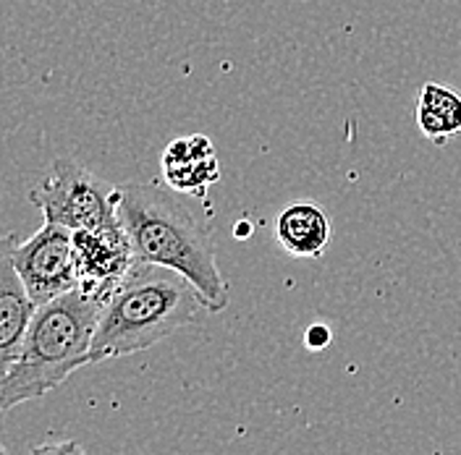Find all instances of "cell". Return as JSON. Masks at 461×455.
<instances>
[{
	"label": "cell",
	"instance_id": "obj_12",
	"mask_svg": "<svg viewBox=\"0 0 461 455\" xmlns=\"http://www.w3.org/2000/svg\"><path fill=\"white\" fill-rule=\"evenodd\" d=\"M330 338H333L330 327H328V325H320V322H315V325L307 330L304 343H307V348H310V351H322V348H328Z\"/></svg>",
	"mask_w": 461,
	"mask_h": 455
},
{
	"label": "cell",
	"instance_id": "obj_13",
	"mask_svg": "<svg viewBox=\"0 0 461 455\" xmlns=\"http://www.w3.org/2000/svg\"><path fill=\"white\" fill-rule=\"evenodd\" d=\"M252 230H255V228H252V223H239V226H236V236H239V238H247Z\"/></svg>",
	"mask_w": 461,
	"mask_h": 455
},
{
	"label": "cell",
	"instance_id": "obj_14",
	"mask_svg": "<svg viewBox=\"0 0 461 455\" xmlns=\"http://www.w3.org/2000/svg\"><path fill=\"white\" fill-rule=\"evenodd\" d=\"M0 455H8V451H0Z\"/></svg>",
	"mask_w": 461,
	"mask_h": 455
},
{
	"label": "cell",
	"instance_id": "obj_11",
	"mask_svg": "<svg viewBox=\"0 0 461 455\" xmlns=\"http://www.w3.org/2000/svg\"><path fill=\"white\" fill-rule=\"evenodd\" d=\"M29 455H86L85 448L74 440H63V442H45L37 445Z\"/></svg>",
	"mask_w": 461,
	"mask_h": 455
},
{
	"label": "cell",
	"instance_id": "obj_7",
	"mask_svg": "<svg viewBox=\"0 0 461 455\" xmlns=\"http://www.w3.org/2000/svg\"><path fill=\"white\" fill-rule=\"evenodd\" d=\"M34 314L37 304L14 264L11 236H5L0 246V371L19 356Z\"/></svg>",
	"mask_w": 461,
	"mask_h": 455
},
{
	"label": "cell",
	"instance_id": "obj_2",
	"mask_svg": "<svg viewBox=\"0 0 461 455\" xmlns=\"http://www.w3.org/2000/svg\"><path fill=\"white\" fill-rule=\"evenodd\" d=\"M202 309H207L202 293L184 275L137 259L103 307L89 364L152 348L178 327L192 325Z\"/></svg>",
	"mask_w": 461,
	"mask_h": 455
},
{
	"label": "cell",
	"instance_id": "obj_5",
	"mask_svg": "<svg viewBox=\"0 0 461 455\" xmlns=\"http://www.w3.org/2000/svg\"><path fill=\"white\" fill-rule=\"evenodd\" d=\"M11 249L14 264L37 307L79 288L71 228L45 223L27 241H19V236L11 233Z\"/></svg>",
	"mask_w": 461,
	"mask_h": 455
},
{
	"label": "cell",
	"instance_id": "obj_9",
	"mask_svg": "<svg viewBox=\"0 0 461 455\" xmlns=\"http://www.w3.org/2000/svg\"><path fill=\"white\" fill-rule=\"evenodd\" d=\"M276 241L288 256L320 259L330 244V220L317 204H291L276 220Z\"/></svg>",
	"mask_w": 461,
	"mask_h": 455
},
{
	"label": "cell",
	"instance_id": "obj_6",
	"mask_svg": "<svg viewBox=\"0 0 461 455\" xmlns=\"http://www.w3.org/2000/svg\"><path fill=\"white\" fill-rule=\"evenodd\" d=\"M74 252L79 270V288L108 301L115 285L126 278L137 254L123 226L100 230H74Z\"/></svg>",
	"mask_w": 461,
	"mask_h": 455
},
{
	"label": "cell",
	"instance_id": "obj_8",
	"mask_svg": "<svg viewBox=\"0 0 461 455\" xmlns=\"http://www.w3.org/2000/svg\"><path fill=\"white\" fill-rule=\"evenodd\" d=\"M163 175L176 192L207 197V189L221 178L212 142L202 134H194L168 144L163 152Z\"/></svg>",
	"mask_w": 461,
	"mask_h": 455
},
{
	"label": "cell",
	"instance_id": "obj_3",
	"mask_svg": "<svg viewBox=\"0 0 461 455\" xmlns=\"http://www.w3.org/2000/svg\"><path fill=\"white\" fill-rule=\"evenodd\" d=\"M105 301L74 288L37 307L19 356L0 371V408L11 411L63 385L89 364V351Z\"/></svg>",
	"mask_w": 461,
	"mask_h": 455
},
{
	"label": "cell",
	"instance_id": "obj_1",
	"mask_svg": "<svg viewBox=\"0 0 461 455\" xmlns=\"http://www.w3.org/2000/svg\"><path fill=\"white\" fill-rule=\"evenodd\" d=\"M118 218L137 259L184 275L202 293L207 312L229 307V283L218 267L207 197L158 183H126L118 186Z\"/></svg>",
	"mask_w": 461,
	"mask_h": 455
},
{
	"label": "cell",
	"instance_id": "obj_10",
	"mask_svg": "<svg viewBox=\"0 0 461 455\" xmlns=\"http://www.w3.org/2000/svg\"><path fill=\"white\" fill-rule=\"evenodd\" d=\"M417 126L422 137L446 144L461 134V94L443 85H425L417 94Z\"/></svg>",
	"mask_w": 461,
	"mask_h": 455
},
{
	"label": "cell",
	"instance_id": "obj_4",
	"mask_svg": "<svg viewBox=\"0 0 461 455\" xmlns=\"http://www.w3.org/2000/svg\"><path fill=\"white\" fill-rule=\"evenodd\" d=\"M45 223L71 230H100L121 226L118 186L105 183L71 157H58L48 178L29 194Z\"/></svg>",
	"mask_w": 461,
	"mask_h": 455
}]
</instances>
